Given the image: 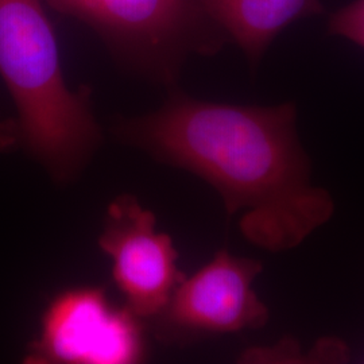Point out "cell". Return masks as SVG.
<instances>
[{
  "instance_id": "cell-1",
  "label": "cell",
  "mask_w": 364,
  "mask_h": 364,
  "mask_svg": "<svg viewBox=\"0 0 364 364\" xmlns=\"http://www.w3.org/2000/svg\"><path fill=\"white\" fill-rule=\"evenodd\" d=\"M117 134L208 182L228 216L242 213L246 240L266 251L299 247L335 215L332 195L312 182L291 102L225 105L173 92L154 112L119 122Z\"/></svg>"
},
{
  "instance_id": "cell-2",
  "label": "cell",
  "mask_w": 364,
  "mask_h": 364,
  "mask_svg": "<svg viewBox=\"0 0 364 364\" xmlns=\"http://www.w3.org/2000/svg\"><path fill=\"white\" fill-rule=\"evenodd\" d=\"M0 77L21 144L57 182L72 181L102 141L91 91L66 84L42 0H0Z\"/></svg>"
},
{
  "instance_id": "cell-3",
  "label": "cell",
  "mask_w": 364,
  "mask_h": 364,
  "mask_svg": "<svg viewBox=\"0 0 364 364\" xmlns=\"http://www.w3.org/2000/svg\"><path fill=\"white\" fill-rule=\"evenodd\" d=\"M91 26L124 65L165 84L189 55L227 42L197 0H97Z\"/></svg>"
},
{
  "instance_id": "cell-4",
  "label": "cell",
  "mask_w": 364,
  "mask_h": 364,
  "mask_svg": "<svg viewBox=\"0 0 364 364\" xmlns=\"http://www.w3.org/2000/svg\"><path fill=\"white\" fill-rule=\"evenodd\" d=\"M142 318L107 297L105 289L72 287L55 294L27 346V364H132L146 358Z\"/></svg>"
},
{
  "instance_id": "cell-5",
  "label": "cell",
  "mask_w": 364,
  "mask_h": 364,
  "mask_svg": "<svg viewBox=\"0 0 364 364\" xmlns=\"http://www.w3.org/2000/svg\"><path fill=\"white\" fill-rule=\"evenodd\" d=\"M262 270L260 260L220 250L195 274L185 277L166 306L151 318L156 338L166 344H189L263 328L270 312L252 287Z\"/></svg>"
},
{
  "instance_id": "cell-6",
  "label": "cell",
  "mask_w": 364,
  "mask_h": 364,
  "mask_svg": "<svg viewBox=\"0 0 364 364\" xmlns=\"http://www.w3.org/2000/svg\"><path fill=\"white\" fill-rule=\"evenodd\" d=\"M99 246L112 260V277L138 317L151 320L186 277L169 235L158 232L156 216L130 195L108 207Z\"/></svg>"
},
{
  "instance_id": "cell-7",
  "label": "cell",
  "mask_w": 364,
  "mask_h": 364,
  "mask_svg": "<svg viewBox=\"0 0 364 364\" xmlns=\"http://www.w3.org/2000/svg\"><path fill=\"white\" fill-rule=\"evenodd\" d=\"M225 41L243 52L251 68L259 65L274 39L293 22L324 13L320 0H197Z\"/></svg>"
},
{
  "instance_id": "cell-8",
  "label": "cell",
  "mask_w": 364,
  "mask_h": 364,
  "mask_svg": "<svg viewBox=\"0 0 364 364\" xmlns=\"http://www.w3.org/2000/svg\"><path fill=\"white\" fill-rule=\"evenodd\" d=\"M350 358L347 344L336 338L318 340L312 351L304 353L293 338H284L273 347H252L239 356L243 363H346Z\"/></svg>"
},
{
  "instance_id": "cell-9",
  "label": "cell",
  "mask_w": 364,
  "mask_h": 364,
  "mask_svg": "<svg viewBox=\"0 0 364 364\" xmlns=\"http://www.w3.org/2000/svg\"><path fill=\"white\" fill-rule=\"evenodd\" d=\"M328 33L347 39L364 50V0H353L332 14Z\"/></svg>"
},
{
  "instance_id": "cell-10",
  "label": "cell",
  "mask_w": 364,
  "mask_h": 364,
  "mask_svg": "<svg viewBox=\"0 0 364 364\" xmlns=\"http://www.w3.org/2000/svg\"><path fill=\"white\" fill-rule=\"evenodd\" d=\"M53 9L91 25L97 0H46Z\"/></svg>"
},
{
  "instance_id": "cell-11",
  "label": "cell",
  "mask_w": 364,
  "mask_h": 364,
  "mask_svg": "<svg viewBox=\"0 0 364 364\" xmlns=\"http://www.w3.org/2000/svg\"><path fill=\"white\" fill-rule=\"evenodd\" d=\"M21 144L16 120L3 119L0 115V151L11 150Z\"/></svg>"
}]
</instances>
